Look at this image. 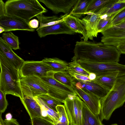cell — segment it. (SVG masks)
I'll return each mask as SVG.
<instances>
[{
  "label": "cell",
  "mask_w": 125,
  "mask_h": 125,
  "mask_svg": "<svg viewBox=\"0 0 125 125\" xmlns=\"http://www.w3.org/2000/svg\"><path fill=\"white\" fill-rule=\"evenodd\" d=\"M6 95L0 90V113L2 114L5 111L8 105L6 98Z\"/></svg>",
  "instance_id": "36"
},
{
  "label": "cell",
  "mask_w": 125,
  "mask_h": 125,
  "mask_svg": "<svg viewBox=\"0 0 125 125\" xmlns=\"http://www.w3.org/2000/svg\"><path fill=\"white\" fill-rule=\"evenodd\" d=\"M0 26L5 29L4 32L17 30L33 32L35 29L31 28L29 23L19 17L5 15L0 17Z\"/></svg>",
  "instance_id": "10"
},
{
  "label": "cell",
  "mask_w": 125,
  "mask_h": 125,
  "mask_svg": "<svg viewBox=\"0 0 125 125\" xmlns=\"http://www.w3.org/2000/svg\"><path fill=\"white\" fill-rule=\"evenodd\" d=\"M2 38L4 41L12 49L17 50L20 49L18 38L11 32L3 33Z\"/></svg>",
  "instance_id": "30"
},
{
  "label": "cell",
  "mask_w": 125,
  "mask_h": 125,
  "mask_svg": "<svg viewBox=\"0 0 125 125\" xmlns=\"http://www.w3.org/2000/svg\"><path fill=\"white\" fill-rule=\"evenodd\" d=\"M77 62L87 71L95 73L97 76L110 73H118L120 76L125 75V65L118 62L103 63L81 60Z\"/></svg>",
  "instance_id": "5"
},
{
  "label": "cell",
  "mask_w": 125,
  "mask_h": 125,
  "mask_svg": "<svg viewBox=\"0 0 125 125\" xmlns=\"http://www.w3.org/2000/svg\"><path fill=\"white\" fill-rule=\"evenodd\" d=\"M74 80L76 85L84 90L94 94L100 99L105 97L110 91L94 80L83 81L74 79Z\"/></svg>",
  "instance_id": "16"
},
{
  "label": "cell",
  "mask_w": 125,
  "mask_h": 125,
  "mask_svg": "<svg viewBox=\"0 0 125 125\" xmlns=\"http://www.w3.org/2000/svg\"><path fill=\"white\" fill-rule=\"evenodd\" d=\"M5 14L21 18L29 23L34 17L48 10L37 0H8L5 3Z\"/></svg>",
  "instance_id": "4"
},
{
  "label": "cell",
  "mask_w": 125,
  "mask_h": 125,
  "mask_svg": "<svg viewBox=\"0 0 125 125\" xmlns=\"http://www.w3.org/2000/svg\"><path fill=\"white\" fill-rule=\"evenodd\" d=\"M123 22H125V19H124V21H123Z\"/></svg>",
  "instance_id": "48"
},
{
  "label": "cell",
  "mask_w": 125,
  "mask_h": 125,
  "mask_svg": "<svg viewBox=\"0 0 125 125\" xmlns=\"http://www.w3.org/2000/svg\"><path fill=\"white\" fill-rule=\"evenodd\" d=\"M5 119L7 120H10L12 118V115L10 113L7 114L5 115Z\"/></svg>",
  "instance_id": "43"
},
{
  "label": "cell",
  "mask_w": 125,
  "mask_h": 125,
  "mask_svg": "<svg viewBox=\"0 0 125 125\" xmlns=\"http://www.w3.org/2000/svg\"><path fill=\"white\" fill-rule=\"evenodd\" d=\"M57 112L59 115L58 121L55 125H69V122L64 105L61 104L56 107Z\"/></svg>",
  "instance_id": "31"
},
{
  "label": "cell",
  "mask_w": 125,
  "mask_h": 125,
  "mask_svg": "<svg viewBox=\"0 0 125 125\" xmlns=\"http://www.w3.org/2000/svg\"><path fill=\"white\" fill-rule=\"evenodd\" d=\"M119 76L120 75L118 73H107L97 76L94 81L110 90L114 85L117 77Z\"/></svg>",
  "instance_id": "22"
},
{
  "label": "cell",
  "mask_w": 125,
  "mask_h": 125,
  "mask_svg": "<svg viewBox=\"0 0 125 125\" xmlns=\"http://www.w3.org/2000/svg\"><path fill=\"white\" fill-rule=\"evenodd\" d=\"M78 0H39L55 14L62 12L69 14L77 3Z\"/></svg>",
  "instance_id": "13"
},
{
  "label": "cell",
  "mask_w": 125,
  "mask_h": 125,
  "mask_svg": "<svg viewBox=\"0 0 125 125\" xmlns=\"http://www.w3.org/2000/svg\"><path fill=\"white\" fill-rule=\"evenodd\" d=\"M65 21L67 26L74 32L82 34L83 36L81 39H83V40H85L86 32L81 19L72 15L70 12Z\"/></svg>",
  "instance_id": "20"
},
{
  "label": "cell",
  "mask_w": 125,
  "mask_h": 125,
  "mask_svg": "<svg viewBox=\"0 0 125 125\" xmlns=\"http://www.w3.org/2000/svg\"><path fill=\"white\" fill-rule=\"evenodd\" d=\"M103 35L101 42L116 47L125 42V29L110 27L101 32Z\"/></svg>",
  "instance_id": "12"
},
{
  "label": "cell",
  "mask_w": 125,
  "mask_h": 125,
  "mask_svg": "<svg viewBox=\"0 0 125 125\" xmlns=\"http://www.w3.org/2000/svg\"><path fill=\"white\" fill-rule=\"evenodd\" d=\"M111 125H118L117 124H113Z\"/></svg>",
  "instance_id": "47"
},
{
  "label": "cell",
  "mask_w": 125,
  "mask_h": 125,
  "mask_svg": "<svg viewBox=\"0 0 125 125\" xmlns=\"http://www.w3.org/2000/svg\"><path fill=\"white\" fill-rule=\"evenodd\" d=\"M0 52L14 68L19 71L25 61L13 51L1 37L0 38Z\"/></svg>",
  "instance_id": "17"
},
{
  "label": "cell",
  "mask_w": 125,
  "mask_h": 125,
  "mask_svg": "<svg viewBox=\"0 0 125 125\" xmlns=\"http://www.w3.org/2000/svg\"><path fill=\"white\" fill-rule=\"evenodd\" d=\"M125 8V2L119 0H111L96 13L100 15L109 14L121 11Z\"/></svg>",
  "instance_id": "24"
},
{
  "label": "cell",
  "mask_w": 125,
  "mask_h": 125,
  "mask_svg": "<svg viewBox=\"0 0 125 125\" xmlns=\"http://www.w3.org/2000/svg\"><path fill=\"white\" fill-rule=\"evenodd\" d=\"M68 69L88 77L90 73L83 68L76 61L68 63Z\"/></svg>",
  "instance_id": "33"
},
{
  "label": "cell",
  "mask_w": 125,
  "mask_h": 125,
  "mask_svg": "<svg viewBox=\"0 0 125 125\" xmlns=\"http://www.w3.org/2000/svg\"><path fill=\"white\" fill-rule=\"evenodd\" d=\"M67 71L74 79L77 81H91L88 77L77 73L71 70L68 69Z\"/></svg>",
  "instance_id": "37"
},
{
  "label": "cell",
  "mask_w": 125,
  "mask_h": 125,
  "mask_svg": "<svg viewBox=\"0 0 125 125\" xmlns=\"http://www.w3.org/2000/svg\"><path fill=\"white\" fill-rule=\"evenodd\" d=\"M0 90L6 94L23 97L21 87L19 71L15 68L0 52Z\"/></svg>",
  "instance_id": "3"
},
{
  "label": "cell",
  "mask_w": 125,
  "mask_h": 125,
  "mask_svg": "<svg viewBox=\"0 0 125 125\" xmlns=\"http://www.w3.org/2000/svg\"><path fill=\"white\" fill-rule=\"evenodd\" d=\"M2 113H0V125H5L4 121L2 117Z\"/></svg>",
  "instance_id": "44"
},
{
  "label": "cell",
  "mask_w": 125,
  "mask_h": 125,
  "mask_svg": "<svg viewBox=\"0 0 125 125\" xmlns=\"http://www.w3.org/2000/svg\"><path fill=\"white\" fill-rule=\"evenodd\" d=\"M42 61L50 71L53 72L66 71L68 69V63L57 58H45Z\"/></svg>",
  "instance_id": "19"
},
{
  "label": "cell",
  "mask_w": 125,
  "mask_h": 125,
  "mask_svg": "<svg viewBox=\"0 0 125 125\" xmlns=\"http://www.w3.org/2000/svg\"><path fill=\"white\" fill-rule=\"evenodd\" d=\"M36 31L40 38L50 34H65L73 35L75 33L67 26L65 21L55 25L37 29Z\"/></svg>",
  "instance_id": "15"
},
{
  "label": "cell",
  "mask_w": 125,
  "mask_h": 125,
  "mask_svg": "<svg viewBox=\"0 0 125 125\" xmlns=\"http://www.w3.org/2000/svg\"><path fill=\"white\" fill-rule=\"evenodd\" d=\"M29 25L32 28L34 29L37 28L38 27L39 21L38 20L35 19H32L29 21Z\"/></svg>",
  "instance_id": "38"
},
{
  "label": "cell",
  "mask_w": 125,
  "mask_h": 125,
  "mask_svg": "<svg viewBox=\"0 0 125 125\" xmlns=\"http://www.w3.org/2000/svg\"><path fill=\"white\" fill-rule=\"evenodd\" d=\"M96 76V75L95 73H90L88 77L90 80L93 81L95 79Z\"/></svg>",
  "instance_id": "42"
},
{
  "label": "cell",
  "mask_w": 125,
  "mask_h": 125,
  "mask_svg": "<svg viewBox=\"0 0 125 125\" xmlns=\"http://www.w3.org/2000/svg\"><path fill=\"white\" fill-rule=\"evenodd\" d=\"M73 88L77 95L83 100L90 110L94 114L99 115L100 112L101 104L100 99L94 94L82 89L75 84H73Z\"/></svg>",
  "instance_id": "11"
},
{
  "label": "cell",
  "mask_w": 125,
  "mask_h": 125,
  "mask_svg": "<svg viewBox=\"0 0 125 125\" xmlns=\"http://www.w3.org/2000/svg\"><path fill=\"white\" fill-rule=\"evenodd\" d=\"M100 16L97 13H90L81 20L86 33L85 41H88L89 39L93 40L94 37H97V28Z\"/></svg>",
  "instance_id": "14"
},
{
  "label": "cell",
  "mask_w": 125,
  "mask_h": 125,
  "mask_svg": "<svg viewBox=\"0 0 125 125\" xmlns=\"http://www.w3.org/2000/svg\"><path fill=\"white\" fill-rule=\"evenodd\" d=\"M119 1L121 2H125V0H119Z\"/></svg>",
  "instance_id": "46"
},
{
  "label": "cell",
  "mask_w": 125,
  "mask_h": 125,
  "mask_svg": "<svg viewBox=\"0 0 125 125\" xmlns=\"http://www.w3.org/2000/svg\"><path fill=\"white\" fill-rule=\"evenodd\" d=\"M52 76L61 83L73 88L74 83V79L67 71L53 72Z\"/></svg>",
  "instance_id": "27"
},
{
  "label": "cell",
  "mask_w": 125,
  "mask_h": 125,
  "mask_svg": "<svg viewBox=\"0 0 125 125\" xmlns=\"http://www.w3.org/2000/svg\"><path fill=\"white\" fill-rule=\"evenodd\" d=\"M100 101V120H109L113 112L125 102V75L117 77L112 88Z\"/></svg>",
  "instance_id": "2"
},
{
  "label": "cell",
  "mask_w": 125,
  "mask_h": 125,
  "mask_svg": "<svg viewBox=\"0 0 125 125\" xmlns=\"http://www.w3.org/2000/svg\"><path fill=\"white\" fill-rule=\"evenodd\" d=\"M83 101L77 95L67 98L63 103L70 125H82Z\"/></svg>",
  "instance_id": "8"
},
{
  "label": "cell",
  "mask_w": 125,
  "mask_h": 125,
  "mask_svg": "<svg viewBox=\"0 0 125 125\" xmlns=\"http://www.w3.org/2000/svg\"><path fill=\"white\" fill-rule=\"evenodd\" d=\"M5 15V3L2 0H0V17Z\"/></svg>",
  "instance_id": "40"
},
{
  "label": "cell",
  "mask_w": 125,
  "mask_h": 125,
  "mask_svg": "<svg viewBox=\"0 0 125 125\" xmlns=\"http://www.w3.org/2000/svg\"><path fill=\"white\" fill-rule=\"evenodd\" d=\"M125 19V8L119 12L114 17L112 22L111 27L122 23Z\"/></svg>",
  "instance_id": "34"
},
{
  "label": "cell",
  "mask_w": 125,
  "mask_h": 125,
  "mask_svg": "<svg viewBox=\"0 0 125 125\" xmlns=\"http://www.w3.org/2000/svg\"><path fill=\"white\" fill-rule=\"evenodd\" d=\"M90 1V0H78L70 12L71 15L79 18L85 15Z\"/></svg>",
  "instance_id": "28"
},
{
  "label": "cell",
  "mask_w": 125,
  "mask_h": 125,
  "mask_svg": "<svg viewBox=\"0 0 125 125\" xmlns=\"http://www.w3.org/2000/svg\"><path fill=\"white\" fill-rule=\"evenodd\" d=\"M82 125H104L99 115L94 114L83 101L82 120Z\"/></svg>",
  "instance_id": "21"
},
{
  "label": "cell",
  "mask_w": 125,
  "mask_h": 125,
  "mask_svg": "<svg viewBox=\"0 0 125 125\" xmlns=\"http://www.w3.org/2000/svg\"><path fill=\"white\" fill-rule=\"evenodd\" d=\"M5 125H20L14 118H12L10 120H7L5 119L4 120Z\"/></svg>",
  "instance_id": "39"
},
{
  "label": "cell",
  "mask_w": 125,
  "mask_h": 125,
  "mask_svg": "<svg viewBox=\"0 0 125 125\" xmlns=\"http://www.w3.org/2000/svg\"><path fill=\"white\" fill-rule=\"evenodd\" d=\"M72 61L79 60L100 62H118L121 53L117 47L102 42L77 41Z\"/></svg>",
  "instance_id": "1"
},
{
  "label": "cell",
  "mask_w": 125,
  "mask_h": 125,
  "mask_svg": "<svg viewBox=\"0 0 125 125\" xmlns=\"http://www.w3.org/2000/svg\"><path fill=\"white\" fill-rule=\"evenodd\" d=\"M111 0H90L87 8L85 14L95 13Z\"/></svg>",
  "instance_id": "29"
},
{
  "label": "cell",
  "mask_w": 125,
  "mask_h": 125,
  "mask_svg": "<svg viewBox=\"0 0 125 125\" xmlns=\"http://www.w3.org/2000/svg\"><path fill=\"white\" fill-rule=\"evenodd\" d=\"M69 14L60 17L56 15L47 16H44L43 14H40L36 16L40 23V26L37 29L55 25L65 21Z\"/></svg>",
  "instance_id": "23"
},
{
  "label": "cell",
  "mask_w": 125,
  "mask_h": 125,
  "mask_svg": "<svg viewBox=\"0 0 125 125\" xmlns=\"http://www.w3.org/2000/svg\"><path fill=\"white\" fill-rule=\"evenodd\" d=\"M116 47L121 54H125V42L120 44Z\"/></svg>",
  "instance_id": "41"
},
{
  "label": "cell",
  "mask_w": 125,
  "mask_h": 125,
  "mask_svg": "<svg viewBox=\"0 0 125 125\" xmlns=\"http://www.w3.org/2000/svg\"><path fill=\"white\" fill-rule=\"evenodd\" d=\"M20 100L31 119L35 117L43 118L41 107L34 98L24 95Z\"/></svg>",
  "instance_id": "18"
},
{
  "label": "cell",
  "mask_w": 125,
  "mask_h": 125,
  "mask_svg": "<svg viewBox=\"0 0 125 125\" xmlns=\"http://www.w3.org/2000/svg\"><path fill=\"white\" fill-rule=\"evenodd\" d=\"M46 104L55 111L57 112L56 106L61 105L62 103L51 97L48 94H44L38 96Z\"/></svg>",
  "instance_id": "32"
},
{
  "label": "cell",
  "mask_w": 125,
  "mask_h": 125,
  "mask_svg": "<svg viewBox=\"0 0 125 125\" xmlns=\"http://www.w3.org/2000/svg\"><path fill=\"white\" fill-rule=\"evenodd\" d=\"M34 98L41 107L42 116L45 118H49L54 124L56 123L59 117L58 112L50 107L39 98L36 97Z\"/></svg>",
  "instance_id": "25"
},
{
  "label": "cell",
  "mask_w": 125,
  "mask_h": 125,
  "mask_svg": "<svg viewBox=\"0 0 125 125\" xmlns=\"http://www.w3.org/2000/svg\"><path fill=\"white\" fill-rule=\"evenodd\" d=\"M31 125H55L52 122L39 117H35L31 119Z\"/></svg>",
  "instance_id": "35"
},
{
  "label": "cell",
  "mask_w": 125,
  "mask_h": 125,
  "mask_svg": "<svg viewBox=\"0 0 125 125\" xmlns=\"http://www.w3.org/2000/svg\"><path fill=\"white\" fill-rule=\"evenodd\" d=\"M121 11L109 14L100 15L97 28L98 33L101 32L111 27L114 18Z\"/></svg>",
  "instance_id": "26"
},
{
  "label": "cell",
  "mask_w": 125,
  "mask_h": 125,
  "mask_svg": "<svg viewBox=\"0 0 125 125\" xmlns=\"http://www.w3.org/2000/svg\"><path fill=\"white\" fill-rule=\"evenodd\" d=\"M19 72L21 78L32 76L41 78L52 76L53 74L42 61H25Z\"/></svg>",
  "instance_id": "9"
},
{
  "label": "cell",
  "mask_w": 125,
  "mask_h": 125,
  "mask_svg": "<svg viewBox=\"0 0 125 125\" xmlns=\"http://www.w3.org/2000/svg\"><path fill=\"white\" fill-rule=\"evenodd\" d=\"M5 31L4 29L2 27L0 26V33H1L3 32H4Z\"/></svg>",
  "instance_id": "45"
},
{
  "label": "cell",
  "mask_w": 125,
  "mask_h": 125,
  "mask_svg": "<svg viewBox=\"0 0 125 125\" xmlns=\"http://www.w3.org/2000/svg\"><path fill=\"white\" fill-rule=\"evenodd\" d=\"M52 76L40 78L47 86L48 94L49 95L63 103L65 100L70 96L77 95L73 88L60 83Z\"/></svg>",
  "instance_id": "6"
},
{
  "label": "cell",
  "mask_w": 125,
  "mask_h": 125,
  "mask_svg": "<svg viewBox=\"0 0 125 125\" xmlns=\"http://www.w3.org/2000/svg\"><path fill=\"white\" fill-rule=\"evenodd\" d=\"M20 84L23 95L34 98L43 94H48L47 86L39 77L32 76L21 78Z\"/></svg>",
  "instance_id": "7"
}]
</instances>
